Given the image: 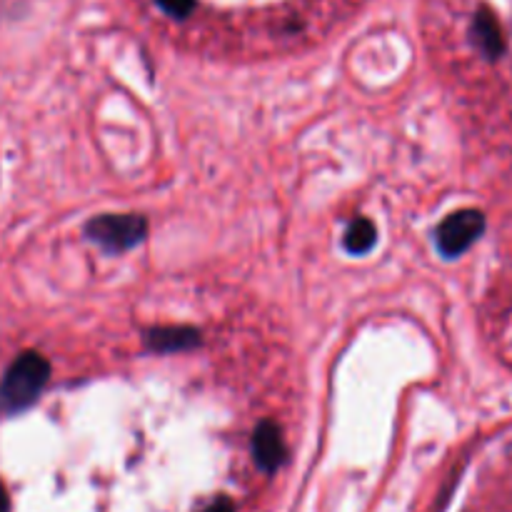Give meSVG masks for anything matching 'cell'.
I'll list each match as a JSON object with an SVG mask.
<instances>
[{
	"label": "cell",
	"mask_w": 512,
	"mask_h": 512,
	"mask_svg": "<svg viewBox=\"0 0 512 512\" xmlns=\"http://www.w3.org/2000/svg\"><path fill=\"white\" fill-rule=\"evenodd\" d=\"M48 378V360L38 353H23L20 358H15L0 383V408L5 413H20V410L30 408L43 393Z\"/></svg>",
	"instance_id": "6da1fadb"
},
{
	"label": "cell",
	"mask_w": 512,
	"mask_h": 512,
	"mask_svg": "<svg viewBox=\"0 0 512 512\" xmlns=\"http://www.w3.org/2000/svg\"><path fill=\"white\" fill-rule=\"evenodd\" d=\"M145 230L148 223L140 215H100L90 220L85 233L108 253H123L145 238Z\"/></svg>",
	"instance_id": "7a4b0ae2"
},
{
	"label": "cell",
	"mask_w": 512,
	"mask_h": 512,
	"mask_svg": "<svg viewBox=\"0 0 512 512\" xmlns=\"http://www.w3.org/2000/svg\"><path fill=\"white\" fill-rule=\"evenodd\" d=\"M485 215L480 210H458L438 228V248L445 258H458L483 235Z\"/></svg>",
	"instance_id": "3957f363"
},
{
	"label": "cell",
	"mask_w": 512,
	"mask_h": 512,
	"mask_svg": "<svg viewBox=\"0 0 512 512\" xmlns=\"http://www.w3.org/2000/svg\"><path fill=\"white\" fill-rule=\"evenodd\" d=\"M285 455H288V450H285V440L278 425L270 423V420L260 423L253 435V458L258 468H263L265 473H273L285 463Z\"/></svg>",
	"instance_id": "277c9868"
},
{
	"label": "cell",
	"mask_w": 512,
	"mask_h": 512,
	"mask_svg": "<svg viewBox=\"0 0 512 512\" xmlns=\"http://www.w3.org/2000/svg\"><path fill=\"white\" fill-rule=\"evenodd\" d=\"M200 343V333L193 328H183V325H173V328H155L148 333V345L160 353H175V350H188Z\"/></svg>",
	"instance_id": "5b68a950"
},
{
	"label": "cell",
	"mask_w": 512,
	"mask_h": 512,
	"mask_svg": "<svg viewBox=\"0 0 512 512\" xmlns=\"http://www.w3.org/2000/svg\"><path fill=\"white\" fill-rule=\"evenodd\" d=\"M473 38L478 43V48L488 55L490 60L498 58L503 53V33H500V25L495 20V15L488 8L478 10L473 20Z\"/></svg>",
	"instance_id": "8992f818"
},
{
	"label": "cell",
	"mask_w": 512,
	"mask_h": 512,
	"mask_svg": "<svg viewBox=\"0 0 512 512\" xmlns=\"http://www.w3.org/2000/svg\"><path fill=\"white\" fill-rule=\"evenodd\" d=\"M375 238H378V235H375V225L370 223V220L358 218L350 223L348 233H345V248L353 255H363L373 248Z\"/></svg>",
	"instance_id": "52a82bcc"
},
{
	"label": "cell",
	"mask_w": 512,
	"mask_h": 512,
	"mask_svg": "<svg viewBox=\"0 0 512 512\" xmlns=\"http://www.w3.org/2000/svg\"><path fill=\"white\" fill-rule=\"evenodd\" d=\"M155 3L173 18H188L195 8V0H155Z\"/></svg>",
	"instance_id": "ba28073f"
},
{
	"label": "cell",
	"mask_w": 512,
	"mask_h": 512,
	"mask_svg": "<svg viewBox=\"0 0 512 512\" xmlns=\"http://www.w3.org/2000/svg\"><path fill=\"white\" fill-rule=\"evenodd\" d=\"M203 512H235V508L228 498H220V500H215L213 505H208Z\"/></svg>",
	"instance_id": "9c48e42d"
},
{
	"label": "cell",
	"mask_w": 512,
	"mask_h": 512,
	"mask_svg": "<svg viewBox=\"0 0 512 512\" xmlns=\"http://www.w3.org/2000/svg\"><path fill=\"white\" fill-rule=\"evenodd\" d=\"M0 512H10V500H8V493H5L3 483H0Z\"/></svg>",
	"instance_id": "30bf717a"
}]
</instances>
